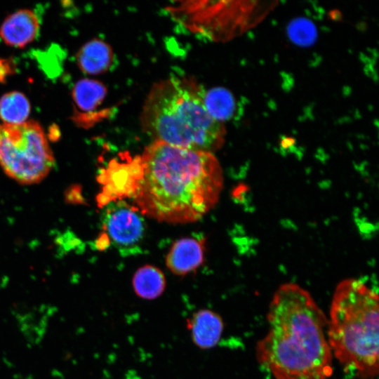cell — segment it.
<instances>
[{
	"label": "cell",
	"mask_w": 379,
	"mask_h": 379,
	"mask_svg": "<svg viewBox=\"0 0 379 379\" xmlns=\"http://www.w3.org/2000/svg\"><path fill=\"white\" fill-rule=\"evenodd\" d=\"M105 86L98 81L84 79L76 83L72 89V98L76 106L83 112L95 109L105 95Z\"/></svg>",
	"instance_id": "5bb4252c"
},
{
	"label": "cell",
	"mask_w": 379,
	"mask_h": 379,
	"mask_svg": "<svg viewBox=\"0 0 379 379\" xmlns=\"http://www.w3.org/2000/svg\"><path fill=\"white\" fill-rule=\"evenodd\" d=\"M268 332L256 345L260 364L275 379H326L332 373L328 319L311 294L287 282L274 292Z\"/></svg>",
	"instance_id": "7a4b0ae2"
},
{
	"label": "cell",
	"mask_w": 379,
	"mask_h": 379,
	"mask_svg": "<svg viewBox=\"0 0 379 379\" xmlns=\"http://www.w3.org/2000/svg\"><path fill=\"white\" fill-rule=\"evenodd\" d=\"M290 34L295 41L305 44L310 42L314 34L312 25L300 20L291 25Z\"/></svg>",
	"instance_id": "2e32d148"
},
{
	"label": "cell",
	"mask_w": 379,
	"mask_h": 379,
	"mask_svg": "<svg viewBox=\"0 0 379 379\" xmlns=\"http://www.w3.org/2000/svg\"><path fill=\"white\" fill-rule=\"evenodd\" d=\"M112 58L110 47L100 39H93L85 44L76 55L80 69L88 74H98L106 72Z\"/></svg>",
	"instance_id": "8fae6325"
},
{
	"label": "cell",
	"mask_w": 379,
	"mask_h": 379,
	"mask_svg": "<svg viewBox=\"0 0 379 379\" xmlns=\"http://www.w3.org/2000/svg\"><path fill=\"white\" fill-rule=\"evenodd\" d=\"M204 103L209 114L220 122L230 119L235 110L232 94L223 88L204 91Z\"/></svg>",
	"instance_id": "9a60e30c"
},
{
	"label": "cell",
	"mask_w": 379,
	"mask_h": 379,
	"mask_svg": "<svg viewBox=\"0 0 379 379\" xmlns=\"http://www.w3.org/2000/svg\"><path fill=\"white\" fill-rule=\"evenodd\" d=\"M109 186L117 200L132 198L145 215L160 222L187 223L215 206L223 174L212 152L154 141L141 155L125 154L116 159Z\"/></svg>",
	"instance_id": "6da1fadb"
},
{
	"label": "cell",
	"mask_w": 379,
	"mask_h": 379,
	"mask_svg": "<svg viewBox=\"0 0 379 379\" xmlns=\"http://www.w3.org/2000/svg\"><path fill=\"white\" fill-rule=\"evenodd\" d=\"M188 326L194 344L203 350L214 347L219 343L224 330L222 317L208 309H201L194 313Z\"/></svg>",
	"instance_id": "30bf717a"
},
{
	"label": "cell",
	"mask_w": 379,
	"mask_h": 379,
	"mask_svg": "<svg viewBox=\"0 0 379 379\" xmlns=\"http://www.w3.org/2000/svg\"><path fill=\"white\" fill-rule=\"evenodd\" d=\"M30 110L29 100L21 92H8L0 98V119L4 124H22L27 121Z\"/></svg>",
	"instance_id": "4fadbf2b"
},
{
	"label": "cell",
	"mask_w": 379,
	"mask_h": 379,
	"mask_svg": "<svg viewBox=\"0 0 379 379\" xmlns=\"http://www.w3.org/2000/svg\"><path fill=\"white\" fill-rule=\"evenodd\" d=\"M54 164L53 152L38 122L0 124V167L9 178L21 185L36 184Z\"/></svg>",
	"instance_id": "5b68a950"
},
{
	"label": "cell",
	"mask_w": 379,
	"mask_h": 379,
	"mask_svg": "<svg viewBox=\"0 0 379 379\" xmlns=\"http://www.w3.org/2000/svg\"><path fill=\"white\" fill-rule=\"evenodd\" d=\"M39 31V21L29 9H21L8 15L0 27V37L8 46L23 48L32 42Z\"/></svg>",
	"instance_id": "ba28073f"
},
{
	"label": "cell",
	"mask_w": 379,
	"mask_h": 379,
	"mask_svg": "<svg viewBox=\"0 0 379 379\" xmlns=\"http://www.w3.org/2000/svg\"><path fill=\"white\" fill-rule=\"evenodd\" d=\"M244 1H175L166 8L171 16L190 32L214 40L234 36L254 22Z\"/></svg>",
	"instance_id": "8992f818"
},
{
	"label": "cell",
	"mask_w": 379,
	"mask_h": 379,
	"mask_svg": "<svg viewBox=\"0 0 379 379\" xmlns=\"http://www.w3.org/2000/svg\"><path fill=\"white\" fill-rule=\"evenodd\" d=\"M15 69L13 60L0 58V83H5L8 77L14 74Z\"/></svg>",
	"instance_id": "e0dca14e"
},
{
	"label": "cell",
	"mask_w": 379,
	"mask_h": 379,
	"mask_svg": "<svg viewBox=\"0 0 379 379\" xmlns=\"http://www.w3.org/2000/svg\"><path fill=\"white\" fill-rule=\"evenodd\" d=\"M204 91L194 80L171 77L155 84L144 102L140 121L154 141L212 152L223 145L225 129L204 103Z\"/></svg>",
	"instance_id": "3957f363"
},
{
	"label": "cell",
	"mask_w": 379,
	"mask_h": 379,
	"mask_svg": "<svg viewBox=\"0 0 379 379\" xmlns=\"http://www.w3.org/2000/svg\"><path fill=\"white\" fill-rule=\"evenodd\" d=\"M132 284L135 294L147 300L159 297L166 288L163 272L157 267L149 265H144L135 272Z\"/></svg>",
	"instance_id": "7c38bea8"
},
{
	"label": "cell",
	"mask_w": 379,
	"mask_h": 379,
	"mask_svg": "<svg viewBox=\"0 0 379 379\" xmlns=\"http://www.w3.org/2000/svg\"><path fill=\"white\" fill-rule=\"evenodd\" d=\"M204 258V240L185 237L176 241L166 255L167 267L175 275L184 276L200 267Z\"/></svg>",
	"instance_id": "9c48e42d"
},
{
	"label": "cell",
	"mask_w": 379,
	"mask_h": 379,
	"mask_svg": "<svg viewBox=\"0 0 379 379\" xmlns=\"http://www.w3.org/2000/svg\"><path fill=\"white\" fill-rule=\"evenodd\" d=\"M103 218V227L116 246L121 248L136 246L145 231L144 220L139 211L125 201L110 202Z\"/></svg>",
	"instance_id": "52a82bcc"
},
{
	"label": "cell",
	"mask_w": 379,
	"mask_h": 379,
	"mask_svg": "<svg viewBox=\"0 0 379 379\" xmlns=\"http://www.w3.org/2000/svg\"><path fill=\"white\" fill-rule=\"evenodd\" d=\"M378 293L359 279L336 286L330 307L327 335L332 354L361 379L378 375Z\"/></svg>",
	"instance_id": "277c9868"
}]
</instances>
